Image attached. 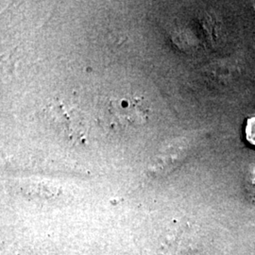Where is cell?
I'll return each mask as SVG.
<instances>
[{
	"label": "cell",
	"instance_id": "cell-1",
	"mask_svg": "<svg viewBox=\"0 0 255 255\" xmlns=\"http://www.w3.org/2000/svg\"><path fill=\"white\" fill-rule=\"evenodd\" d=\"M198 239L195 231L179 227L170 231L160 247V255H193L197 252Z\"/></svg>",
	"mask_w": 255,
	"mask_h": 255
},
{
	"label": "cell",
	"instance_id": "cell-2",
	"mask_svg": "<svg viewBox=\"0 0 255 255\" xmlns=\"http://www.w3.org/2000/svg\"><path fill=\"white\" fill-rule=\"evenodd\" d=\"M245 136L247 142L255 146V117L247 119Z\"/></svg>",
	"mask_w": 255,
	"mask_h": 255
},
{
	"label": "cell",
	"instance_id": "cell-3",
	"mask_svg": "<svg viewBox=\"0 0 255 255\" xmlns=\"http://www.w3.org/2000/svg\"><path fill=\"white\" fill-rule=\"evenodd\" d=\"M252 182L253 184H255V169L252 171Z\"/></svg>",
	"mask_w": 255,
	"mask_h": 255
},
{
	"label": "cell",
	"instance_id": "cell-4",
	"mask_svg": "<svg viewBox=\"0 0 255 255\" xmlns=\"http://www.w3.org/2000/svg\"><path fill=\"white\" fill-rule=\"evenodd\" d=\"M251 7H252V9H253V11H254V14L255 15V2H253L252 4H251Z\"/></svg>",
	"mask_w": 255,
	"mask_h": 255
}]
</instances>
